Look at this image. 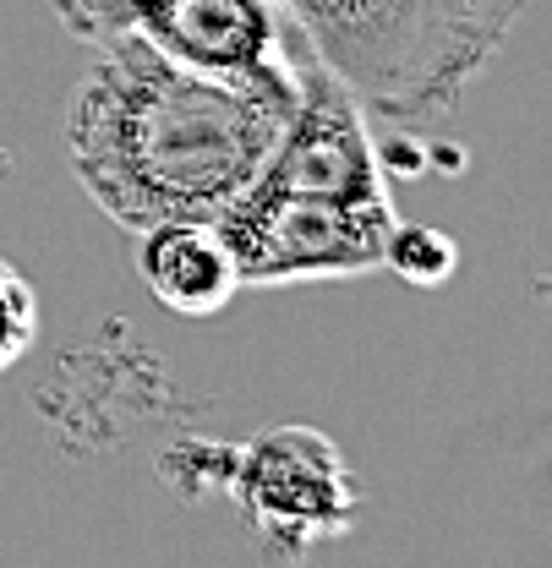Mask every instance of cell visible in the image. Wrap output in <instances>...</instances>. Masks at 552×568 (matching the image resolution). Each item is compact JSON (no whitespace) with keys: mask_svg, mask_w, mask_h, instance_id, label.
Wrapping results in <instances>:
<instances>
[{"mask_svg":"<svg viewBox=\"0 0 552 568\" xmlns=\"http://www.w3.org/2000/svg\"><path fill=\"white\" fill-rule=\"evenodd\" d=\"M295 77H208L132 39L93 50L67 110V159L121 230L219 224L263 175L295 110Z\"/></svg>","mask_w":552,"mask_h":568,"instance_id":"1","label":"cell"},{"mask_svg":"<svg viewBox=\"0 0 552 568\" xmlns=\"http://www.w3.org/2000/svg\"><path fill=\"white\" fill-rule=\"evenodd\" d=\"M400 213L383 181L372 115L318 55L301 61L295 110L263 175L219 219L247 290L361 280L383 268Z\"/></svg>","mask_w":552,"mask_h":568,"instance_id":"2","label":"cell"},{"mask_svg":"<svg viewBox=\"0 0 552 568\" xmlns=\"http://www.w3.org/2000/svg\"><path fill=\"white\" fill-rule=\"evenodd\" d=\"M312 55L372 121L421 126L449 115L492 67L525 0H279Z\"/></svg>","mask_w":552,"mask_h":568,"instance_id":"3","label":"cell"},{"mask_svg":"<svg viewBox=\"0 0 552 568\" xmlns=\"http://www.w3.org/2000/svg\"><path fill=\"white\" fill-rule=\"evenodd\" d=\"M50 11L88 50L132 39L175 67L235 82L295 77L312 55L279 0H50Z\"/></svg>","mask_w":552,"mask_h":568,"instance_id":"4","label":"cell"},{"mask_svg":"<svg viewBox=\"0 0 552 568\" xmlns=\"http://www.w3.org/2000/svg\"><path fill=\"white\" fill-rule=\"evenodd\" d=\"M230 487L247 519L263 536H279L290 552H301L318 536H340L355 519V481L345 459L312 426H279L252 437Z\"/></svg>","mask_w":552,"mask_h":568,"instance_id":"5","label":"cell"},{"mask_svg":"<svg viewBox=\"0 0 552 568\" xmlns=\"http://www.w3.org/2000/svg\"><path fill=\"white\" fill-rule=\"evenodd\" d=\"M138 241L142 284L181 317H213L247 290L219 224H153Z\"/></svg>","mask_w":552,"mask_h":568,"instance_id":"6","label":"cell"},{"mask_svg":"<svg viewBox=\"0 0 552 568\" xmlns=\"http://www.w3.org/2000/svg\"><path fill=\"white\" fill-rule=\"evenodd\" d=\"M383 268H394L405 284H443L460 268V246L443 230H415V224H394L389 246H383Z\"/></svg>","mask_w":552,"mask_h":568,"instance_id":"7","label":"cell"},{"mask_svg":"<svg viewBox=\"0 0 552 568\" xmlns=\"http://www.w3.org/2000/svg\"><path fill=\"white\" fill-rule=\"evenodd\" d=\"M39 339V290L0 252V372H11Z\"/></svg>","mask_w":552,"mask_h":568,"instance_id":"8","label":"cell"}]
</instances>
